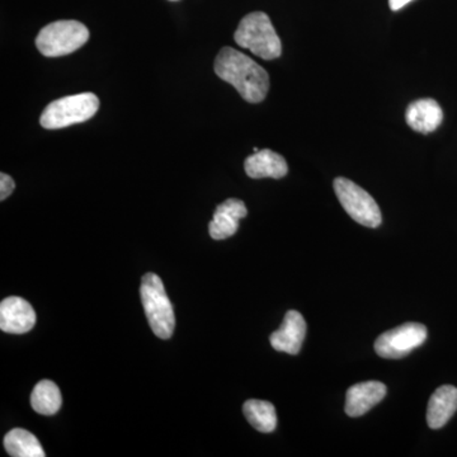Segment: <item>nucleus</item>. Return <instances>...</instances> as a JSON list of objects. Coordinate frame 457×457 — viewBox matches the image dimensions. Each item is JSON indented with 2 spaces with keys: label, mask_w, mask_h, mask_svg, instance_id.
Returning <instances> with one entry per match:
<instances>
[{
  "label": "nucleus",
  "mask_w": 457,
  "mask_h": 457,
  "mask_svg": "<svg viewBox=\"0 0 457 457\" xmlns=\"http://www.w3.org/2000/svg\"><path fill=\"white\" fill-rule=\"evenodd\" d=\"M215 73L237 90L249 104H260L270 90V75L260 64L233 47H222L215 59Z\"/></svg>",
  "instance_id": "nucleus-1"
},
{
  "label": "nucleus",
  "mask_w": 457,
  "mask_h": 457,
  "mask_svg": "<svg viewBox=\"0 0 457 457\" xmlns=\"http://www.w3.org/2000/svg\"><path fill=\"white\" fill-rule=\"evenodd\" d=\"M234 40L240 47L248 49L263 60L278 59L282 54L278 32L263 12L246 14L234 33Z\"/></svg>",
  "instance_id": "nucleus-2"
},
{
  "label": "nucleus",
  "mask_w": 457,
  "mask_h": 457,
  "mask_svg": "<svg viewBox=\"0 0 457 457\" xmlns=\"http://www.w3.org/2000/svg\"><path fill=\"white\" fill-rule=\"evenodd\" d=\"M140 296L154 335L162 339L170 338L176 327V318L161 278L155 273H146L141 279Z\"/></svg>",
  "instance_id": "nucleus-3"
},
{
  "label": "nucleus",
  "mask_w": 457,
  "mask_h": 457,
  "mask_svg": "<svg viewBox=\"0 0 457 457\" xmlns=\"http://www.w3.org/2000/svg\"><path fill=\"white\" fill-rule=\"evenodd\" d=\"M99 110V99L93 93H80L56 99L45 108L40 117L42 128L59 130L88 121Z\"/></svg>",
  "instance_id": "nucleus-4"
},
{
  "label": "nucleus",
  "mask_w": 457,
  "mask_h": 457,
  "mask_svg": "<svg viewBox=\"0 0 457 457\" xmlns=\"http://www.w3.org/2000/svg\"><path fill=\"white\" fill-rule=\"evenodd\" d=\"M89 29L78 21H56L41 29L36 46L44 56L69 55L87 44Z\"/></svg>",
  "instance_id": "nucleus-5"
},
{
  "label": "nucleus",
  "mask_w": 457,
  "mask_h": 457,
  "mask_svg": "<svg viewBox=\"0 0 457 457\" xmlns=\"http://www.w3.org/2000/svg\"><path fill=\"white\" fill-rule=\"evenodd\" d=\"M335 192L345 212L354 221L368 228L380 227L383 221L380 207L371 195L356 183L343 177L335 179Z\"/></svg>",
  "instance_id": "nucleus-6"
},
{
  "label": "nucleus",
  "mask_w": 457,
  "mask_h": 457,
  "mask_svg": "<svg viewBox=\"0 0 457 457\" xmlns=\"http://www.w3.org/2000/svg\"><path fill=\"white\" fill-rule=\"evenodd\" d=\"M427 339V328L420 323H407L383 333L375 342L378 356L398 360L420 347Z\"/></svg>",
  "instance_id": "nucleus-7"
},
{
  "label": "nucleus",
  "mask_w": 457,
  "mask_h": 457,
  "mask_svg": "<svg viewBox=\"0 0 457 457\" xmlns=\"http://www.w3.org/2000/svg\"><path fill=\"white\" fill-rule=\"evenodd\" d=\"M36 324L31 303L22 297L12 296L0 303V329L12 335L29 332Z\"/></svg>",
  "instance_id": "nucleus-8"
},
{
  "label": "nucleus",
  "mask_w": 457,
  "mask_h": 457,
  "mask_svg": "<svg viewBox=\"0 0 457 457\" xmlns=\"http://www.w3.org/2000/svg\"><path fill=\"white\" fill-rule=\"evenodd\" d=\"M306 336L305 319L299 312L290 311L285 315L284 323L272 333L270 341L276 351L297 354L302 350Z\"/></svg>",
  "instance_id": "nucleus-9"
},
{
  "label": "nucleus",
  "mask_w": 457,
  "mask_h": 457,
  "mask_svg": "<svg viewBox=\"0 0 457 457\" xmlns=\"http://www.w3.org/2000/svg\"><path fill=\"white\" fill-rule=\"evenodd\" d=\"M248 215L245 204L237 198H228L216 207L209 225L210 236L215 240H224L233 237L239 228L240 219Z\"/></svg>",
  "instance_id": "nucleus-10"
},
{
  "label": "nucleus",
  "mask_w": 457,
  "mask_h": 457,
  "mask_svg": "<svg viewBox=\"0 0 457 457\" xmlns=\"http://www.w3.org/2000/svg\"><path fill=\"white\" fill-rule=\"evenodd\" d=\"M386 395V386L380 381H366L353 385L345 395V413L350 417H361L368 413Z\"/></svg>",
  "instance_id": "nucleus-11"
},
{
  "label": "nucleus",
  "mask_w": 457,
  "mask_h": 457,
  "mask_svg": "<svg viewBox=\"0 0 457 457\" xmlns=\"http://www.w3.org/2000/svg\"><path fill=\"white\" fill-rule=\"evenodd\" d=\"M444 111L437 101L432 98L418 99L409 104L405 111V121L409 128L420 134H429L441 125Z\"/></svg>",
  "instance_id": "nucleus-12"
},
{
  "label": "nucleus",
  "mask_w": 457,
  "mask_h": 457,
  "mask_svg": "<svg viewBox=\"0 0 457 457\" xmlns=\"http://www.w3.org/2000/svg\"><path fill=\"white\" fill-rule=\"evenodd\" d=\"M245 173L251 179H284L288 171L285 158L270 149L260 150L248 156L245 163Z\"/></svg>",
  "instance_id": "nucleus-13"
},
{
  "label": "nucleus",
  "mask_w": 457,
  "mask_h": 457,
  "mask_svg": "<svg viewBox=\"0 0 457 457\" xmlns=\"http://www.w3.org/2000/svg\"><path fill=\"white\" fill-rule=\"evenodd\" d=\"M457 411V389L451 385L438 387L427 409V422L432 429H440L446 425Z\"/></svg>",
  "instance_id": "nucleus-14"
},
{
  "label": "nucleus",
  "mask_w": 457,
  "mask_h": 457,
  "mask_svg": "<svg viewBox=\"0 0 457 457\" xmlns=\"http://www.w3.org/2000/svg\"><path fill=\"white\" fill-rule=\"evenodd\" d=\"M4 447L13 457H44L46 455L40 442L26 429L16 428L4 437Z\"/></svg>",
  "instance_id": "nucleus-15"
},
{
  "label": "nucleus",
  "mask_w": 457,
  "mask_h": 457,
  "mask_svg": "<svg viewBox=\"0 0 457 457\" xmlns=\"http://www.w3.org/2000/svg\"><path fill=\"white\" fill-rule=\"evenodd\" d=\"M243 413L257 431L270 433L275 431L278 427L276 409L264 400H248L243 405Z\"/></svg>",
  "instance_id": "nucleus-16"
},
{
  "label": "nucleus",
  "mask_w": 457,
  "mask_h": 457,
  "mask_svg": "<svg viewBox=\"0 0 457 457\" xmlns=\"http://www.w3.org/2000/svg\"><path fill=\"white\" fill-rule=\"evenodd\" d=\"M62 403V393L53 381L42 380L33 389L31 404L37 413L53 416L59 411Z\"/></svg>",
  "instance_id": "nucleus-17"
},
{
  "label": "nucleus",
  "mask_w": 457,
  "mask_h": 457,
  "mask_svg": "<svg viewBox=\"0 0 457 457\" xmlns=\"http://www.w3.org/2000/svg\"><path fill=\"white\" fill-rule=\"evenodd\" d=\"M16 188V183L8 176V174H0V200L4 201L5 198L11 196L12 192Z\"/></svg>",
  "instance_id": "nucleus-18"
},
{
  "label": "nucleus",
  "mask_w": 457,
  "mask_h": 457,
  "mask_svg": "<svg viewBox=\"0 0 457 457\" xmlns=\"http://www.w3.org/2000/svg\"><path fill=\"white\" fill-rule=\"evenodd\" d=\"M411 2V0H389L390 9L392 11H399V9L405 7Z\"/></svg>",
  "instance_id": "nucleus-19"
},
{
  "label": "nucleus",
  "mask_w": 457,
  "mask_h": 457,
  "mask_svg": "<svg viewBox=\"0 0 457 457\" xmlns=\"http://www.w3.org/2000/svg\"><path fill=\"white\" fill-rule=\"evenodd\" d=\"M170 2H179V0H170Z\"/></svg>",
  "instance_id": "nucleus-20"
}]
</instances>
